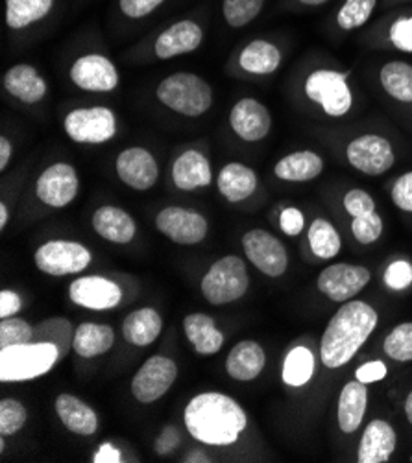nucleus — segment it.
Returning <instances> with one entry per match:
<instances>
[{
	"mask_svg": "<svg viewBox=\"0 0 412 463\" xmlns=\"http://www.w3.org/2000/svg\"><path fill=\"white\" fill-rule=\"evenodd\" d=\"M183 421L189 434L204 445H234L248 425L243 406L224 393L207 392L193 397L186 406Z\"/></svg>",
	"mask_w": 412,
	"mask_h": 463,
	"instance_id": "1",
	"label": "nucleus"
},
{
	"mask_svg": "<svg viewBox=\"0 0 412 463\" xmlns=\"http://www.w3.org/2000/svg\"><path fill=\"white\" fill-rule=\"evenodd\" d=\"M379 316L369 303L350 299L328 323L320 342V358L330 369L346 365L378 327Z\"/></svg>",
	"mask_w": 412,
	"mask_h": 463,
	"instance_id": "2",
	"label": "nucleus"
},
{
	"mask_svg": "<svg viewBox=\"0 0 412 463\" xmlns=\"http://www.w3.org/2000/svg\"><path fill=\"white\" fill-rule=\"evenodd\" d=\"M60 351L53 344L28 342L0 349V381L24 383L47 375L60 362Z\"/></svg>",
	"mask_w": 412,
	"mask_h": 463,
	"instance_id": "3",
	"label": "nucleus"
},
{
	"mask_svg": "<svg viewBox=\"0 0 412 463\" xmlns=\"http://www.w3.org/2000/svg\"><path fill=\"white\" fill-rule=\"evenodd\" d=\"M158 99L179 115L200 117L213 104V90L206 80L193 72H176L159 83Z\"/></svg>",
	"mask_w": 412,
	"mask_h": 463,
	"instance_id": "4",
	"label": "nucleus"
},
{
	"mask_svg": "<svg viewBox=\"0 0 412 463\" xmlns=\"http://www.w3.org/2000/svg\"><path fill=\"white\" fill-rule=\"evenodd\" d=\"M200 287L204 298L215 307L241 299L250 287V277L244 260L237 255L218 259L204 275Z\"/></svg>",
	"mask_w": 412,
	"mask_h": 463,
	"instance_id": "5",
	"label": "nucleus"
},
{
	"mask_svg": "<svg viewBox=\"0 0 412 463\" xmlns=\"http://www.w3.org/2000/svg\"><path fill=\"white\" fill-rule=\"evenodd\" d=\"M348 74L335 71H316L305 81V95L322 106L330 117H344L353 106Z\"/></svg>",
	"mask_w": 412,
	"mask_h": 463,
	"instance_id": "6",
	"label": "nucleus"
},
{
	"mask_svg": "<svg viewBox=\"0 0 412 463\" xmlns=\"http://www.w3.org/2000/svg\"><path fill=\"white\" fill-rule=\"evenodd\" d=\"M65 131L74 143L102 145L117 133L115 113L108 108L74 109L65 118Z\"/></svg>",
	"mask_w": 412,
	"mask_h": 463,
	"instance_id": "7",
	"label": "nucleus"
},
{
	"mask_svg": "<svg viewBox=\"0 0 412 463\" xmlns=\"http://www.w3.org/2000/svg\"><path fill=\"white\" fill-rule=\"evenodd\" d=\"M177 379V365L168 356L154 354L150 356L135 373L131 381L133 397L143 402L152 404L159 401L176 383Z\"/></svg>",
	"mask_w": 412,
	"mask_h": 463,
	"instance_id": "8",
	"label": "nucleus"
},
{
	"mask_svg": "<svg viewBox=\"0 0 412 463\" xmlns=\"http://www.w3.org/2000/svg\"><path fill=\"white\" fill-rule=\"evenodd\" d=\"M91 264V251L71 241L44 242L35 251V266L54 277L72 275L83 271Z\"/></svg>",
	"mask_w": 412,
	"mask_h": 463,
	"instance_id": "9",
	"label": "nucleus"
},
{
	"mask_svg": "<svg viewBox=\"0 0 412 463\" xmlns=\"http://www.w3.org/2000/svg\"><path fill=\"white\" fill-rule=\"evenodd\" d=\"M370 279L372 275L366 266L340 262L324 268L322 273L318 275L316 287L331 301L346 303L369 285Z\"/></svg>",
	"mask_w": 412,
	"mask_h": 463,
	"instance_id": "10",
	"label": "nucleus"
},
{
	"mask_svg": "<svg viewBox=\"0 0 412 463\" xmlns=\"http://www.w3.org/2000/svg\"><path fill=\"white\" fill-rule=\"evenodd\" d=\"M248 260L268 277H282L289 266V255L280 239L264 229H254L243 237Z\"/></svg>",
	"mask_w": 412,
	"mask_h": 463,
	"instance_id": "11",
	"label": "nucleus"
},
{
	"mask_svg": "<svg viewBox=\"0 0 412 463\" xmlns=\"http://www.w3.org/2000/svg\"><path fill=\"white\" fill-rule=\"evenodd\" d=\"M346 156L350 165L366 175H381L396 163L392 145L381 135H360L353 138L346 148Z\"/></svg>",
	"mask_w": 412,
	"mask_h": 463,
	"instance_id": "12",
	"label": "nucleus"
},
{
	"mask_svg": "<svg viewBox=\"0 0 412 463\" xmlns=\"http://www.w3.org/2000/svg\"><path fill=\"white\" fill-rule=\"evenodd\" d=\"M156 225L165 237L181 246L200 244L207 235V220L189 209L167 207L156 216Z\"/></svg>",
	"mask_w": 412,
	"mask_h": 463,
	"instance_id": "13",
	"label": "nucleus"
},
{
	"mask_svg": "<svg viewBox=\"0 0 412 463\" xmlns=\"http://www.w3.org/2000/svg\"><path fill=\"white\" fill-rule=\"evenodd\" d=\"M78 187L80 181L76 170L67 163H56L39 175L35 193L44 205L62 209L76 198Z\"/></svg>",
	"mask_w": 412,
	"mask_h": 463,
	"instance_id": "14",
	"label": "nucleus"
},
{
	"mask_svg": "<svg viewBox=\"0 0 412 463\" xmlns=\"http://www.w3.org/2000/svg\"><path fill=\"white\" fill-rule=\"evenodd\" d=\"M69 298L72 303L89 310H110L120 305L122 290L106 277L87 275L71 283Z\"/></svg>",
	"mask_w": 412,
	"mask_h": 463,
	"instance_id": "15",
	"label": "nucleus"
},
{
	"mask_svg": "<svg viewBox=\"0 0 412 463\" xmlns=\"http://www.w3.org/2000/svg\"><path fill=\"white\" fill-rule=\"evenodd\" d=\"M117 174L120 181L135 191H149L159 179L156 157L145 148H128L117 157Z\"/></svg>",
	"mask_w": 412,
	"mask_h": 463,
	"instance_id": "16",
	"label": "nucleus"
},
{
	"mask_svg": "<svg viewBox=\"0 0 412 463\" xmlns=\"http://www.w3.org/2000/svg\"><path fill=\"white\" fill-rule=\"evenodd\" d=\"M71 80L83 90L91 92H110L119 85L117 67L101 54H89L71 69Z\"/></svg>",
	"mask_w": 412,
	"mask_h": 463,
	"instance_id": "17",
	"label": "nucleus"
},
{
	"mask_svg": "<svg viewBox=\"0 0 412 463\" xmlns=\"http://www.w3.org/2000/svg\"><path fill=\"white\" fill-rule=\"evenodd\" d=\"M232 129L248 143H257L268 135L272 126V117L261 102L254 99L239 100L230 113Z\"/></svg>",
	"mask_w": 412,
	"mask_h": 463,
	"instance_id": "18",
	"label": "nucleus"
},
{
	"mask_svg": "<svg viewBox=\"0 0 412 463\" xmlns=\"http://www.w3.org/2000/svg\"><path fill=\"white\" fill-rule=\"evenodd\" d=\"M204 39L202 28L195 21H179L167 28L156 41V56L170 60L181 54L195 52Z\"/></svg>",
	"mask_w": 412,
	"mask_h": 463,
	"instance_id": "19",
	"label": "nucleus"
},
{
	"mask_svg": "<svg viewBox=\"0 0 412 463\" xmlns=\"http://www.w3.org/2000/svg\"><path fill=\"white\" fill-rule=\"evenodd\" d=\"M398 445L396 430L383 420H374L360 436L359 463H387Z\"/></svg>",
	"mask_w": 412,
	"mask_h": 463,
	"instance_id": "20",
	"label": "nucleus"
},
{
	"mask_svg": "<svg viewBox=\"0 0 412 463\" xmlns=\"http://www.w3.org/2000/svg\"><path fill=\"white\" fill-rule=\"evenodd\" d=\"M172 179L179 191H196L209 187L213 181L207 157L196 150L183 152L172 165Z\"/></svg>",
	"mask_w": 412,
	"mask_h": 463,
	"instance_id": "21",
	"label": "nucleus"
},
{
	"mask_svg": "<svg viewBox=\"0 0 412 463\" xmlns=\"http://www.w3.org/2000/svg\"><path fill=\"white\" fill-rule=\"evenodd\" d=\"M266 364L263 347L254 340L239 342L225 358V372L232 379L250 383L261 375Z\"/></svg>",
	"mask_w": 412,
	"mask_h": 463,
	"instance_id": "22",
	"label": "nucleus"
},
{
	"mask_svg": "<svg viewBox=\"0 0 412 463\" xmlns=\"http://www.w3.org/2000/svg\"><path fill=\"white\" fill-rule=\"evenodd\" d=\"M163 331V317L156 308L133 310L124 317L122 335L124 340L137 347L152 345Z\"/></svg>",
	"mask_w": 412,
	"mask_h": 463,
	"instance_id": "23",
	"label": "nucleus"
},
{
	"mask_svg": "<svg viewBox=\"0 0 412 463\" xmlns=\"http://www.w3.org/2000/svg\"><path fill=\"white\" fill-rule=\"evenodd\" d=\"M56 411L67 430L78 436H93L99 430L95 410L71 393H62L56 399Z\"/></svg>",
	"mask_w": 412,
	"mask_h": 463,
	"instance_id": "24",
	"label": "nucleus"
},
{
	"mask_svg": "<svg viewBox=\"0 0 412 463\" xmlns=\"http://www.w3.org/2000/svg\"><path fill=\"white\" fill-rule=\"evenodd\" d=\"M93 229L97 235L113 244H128L135 237V222L120 207L106 205L93 214Z\"/></svg>",
	"mask_w": 412,
	"mask_h": 463,
	"instance_id": "25",
	"label": "nucleus"
},
{
	"mask_svg": "<svg viewBox=\"0 0 412 463\" xmlns=\"http://www.w3.org/2000/svg\"><path fill=\"white\" fill-rule=\"evenodd\" d=\"M366 408H369V388L357 379L348 383L340 392L337 408L339 427L344 434H353L360 427Z\"/></svg>",
	"mask_w": 412,
	"mask_h": 463,
	"instance_id": "26",
	"label": "nucleus"
},
{
	"mask_svg": "<svg viewBox=\"0 0 412 463\" xmlns=\"http://www.w3.org/2000/svg\"><path fill=\"white\" fill-rule=\"evenodd\" d=\"M183 331L200 356H211L224 345V335L216 327L215 319L202 312L189 314L183 319Z\"/></svg>",
	"mask_w": 412,
	"mask_h": 463,
	"instance_id": "27",
	"label": "nucleus"
},
{
	"mask_svg": "<svg viewBox=\"0 0 412 463\" xmlns=\"http://www.w3.org/2000/svg\"><path fill=\"white\" fill-rule=\"evenodd\" d=\"M216 183L220 194L227 202L239 203L255 193L257 175L250 166L243 163H230L220 170Z\"/></svg>",
	"mask_w": 412,
	"mask_h": 463,
	"instance_id": "28",
	"label": "nucleus"
},
{
	"mask_svg": "<svg viewBox=\"0 0 412 463\" xmlns=\"http://www.w3.org/2000/svg\"><path fill=\"white\" fill-rule=\"evenodd\" d=\"M5 87L24 104H37L47 95V83L30 65H15L5 76Z\"/></svg>",
	"mask_w": 412,
	"mask_h": 463,
	"instance_id": "29",
	"label": "nucleus"
},
{
	"mask_svg": "<svg viewBox=\"0 0 412 463\" xmlns=\"http://www.w3.org/2000/svg\"><path fill=\"white\" fill-rule=\"evenodd\" d=\"M115 344V333L104 323L85 321L74 331L72 349L81 358H95L108 353Z\"/></svg>",
	"mask_w": 412,
	"mask_h": 463,
	"instance_id": "30",
	"label": "nucleus"
},
{
	"mask_svg": "<svg viewBox=\"0 0 412 463\" xmlns=\"http://www.w3.org/2000/svg\"><path fill=\"white\" fill-rule=\"evenodd\" d=\"M322 172H324V159L309 150L294 152V154L283 157L276 165V168H273V174L278 175V179L292 181V183L312 181Z\"/></svg>",
	"mask_w": 412,
	"mask_h": 463,
	"instance_id": "31",
	"label": "nucleus"
},
{
	"mask_svg": "<svg viewBox=\"0 0 412 463\" xmlns=\"http://www.w3.org/2000/svg\"><path fill=\"white\" fill-rule=\"evenodd\" d=\"M241 67L252 74H272L282 65V52L268 41H252L239 58Z\"/></svg>",
	"mask_w": 412,
	"mask_h": 463,
	"instance_id": "32",
	"label": "nucleus"
},
{
	"mask_svg": "<svg viewBox=\"0 0 412 463\" xmlns=\"http://www.w3.org/2000/svg\"><path fill=\"white\" fill-rule=\"evenodd\" d=\"M54 0H6V24L14 30L26 28L47 17Z\"/></svg>",
	"mask_w": 412,
	"mask_h": 463,
	"instance_id": "33",
	"label": "nucleus"
},
{
	"mask_svg": "<svg viewBox=\"0 0 412 463\" xmlns=\"http://www.w3.org/2000/svg\"><path fill=\"white\" fill-rule=\"evenodd\" d=\"M34 342H44V344L56 345L60 351V358H63L67 356L74 342L72 323L65 317L44 319L34 329Z\"/></svg>",
	"mask_w": 412,
	"mask_h": 463,
	"instance_id": "34",
	"label": "nucleus"
},
{
	"mask_svg": "<svg viewBox=\"0 0 412 463\" xmlns=\"http://www.w3.org/2000/svg\"><path fill=\"white\" fill-rule=\"evenodd\" d=\"M314 375V356L311 349L298 345L289 351L283 362V383L292 388L305 386Z\"/></svg>",
	"mask_w": 412,
	"mask_h": 463,
	"instance_id": "35",
	"label": "nucleus"
},
{
	"mask_svg": "<svg viewBox=\"0 0 412 463\" xmlns=\"http://www.w3.org/2000/svg\"><path fill=\"white\" fill-rule=\"evenodd\" d=\"M381 85L399 102H412V65L390 61L381 69Z\"/></svg>",
	"mask_w": 412,
	"mask_h": 463,
	"instance_id": "36",
	"label": "nucleus"
},
{
	"mask_svg": "<svg viewBox=\"0 0 412 463\" xmlns=\"http://www.w3.org/2000/svg\"><path fill=\"white\" fill-rule=\"evenodd\" d=\"M309 244L316 257L326 259V260L337 257L342 248V241H340V235L337 233V229L333 227V223H330L328 220H322V218H316L311 223Z\"/></svg>",
	"mask_w": 412,
	"mask_h": 463,
	"instance_id": "37",
	"label": "nucleus"
},
{
	"mask_svg": "<svg viewBox=\"0 0 412 463\" xmlns=\"http://www.w3.org/2000/svg\"><path fill=\"white\" fill-rule=\"evenodd\" d=\"M385 353L398 362H412V323H399L385 338Z\"/></svg>",
	"mask_w": 412,
	"mask_h": 463,
	"instance_id": "38",
	"label": "nucleus"
},
{
	"mask_svg": "<svg viewBox=\"0 0 412 463\" xmlns=\"http://www.w3.org/2000/svg\"><path fill=\"white\" fill-rule=\"evenodd\" d=\"M263 5L264 0H224L222 10L225 23L234 28L246 26L259 15Z\"/></svg>",
	"mask_w": 412,
	"mask_h": 463,
	"instance_id": "39",
	"label": "nucleus"
},
{
	"mask_svg": "<svg viewBox=\"0 0 412 463\" xmlns=\"http://www.w3.org/2000/svg\"><path fill=\"white\" fill-rule=\"evenodd\" d=\"M378 0H346L337 15V23L342 30L350 32L360 28L366 21L372 17Z\"/></svg>",
	"mask_w": 412,
	"mask_h": 463,
	"instance_id": "40",
	"label": "nucleus"
},
{
	"mask_svg": "<svg viewBox=\"0 0 412 463\" xmlns=\"http://www.w3.org/2000/svg\"><path fill=\"white\" fill-rule=\"evenodd\" d=\"M28 420L26 408L15 399H3L0 401V434L3 438L17 434Z\"/></svg>",
	"mask_w": 412,
	"mask_h": 463,
	"instance_id": "41",
	"label": "nucleus"
},
{
	"mask_svg": "<svg viewBox=\"0 0 412 463\" xmlns=\"http://www.w3.org/2000/svg\"><path fill=\"white\" fill-rule=\"evenodd\" d=\"M34 342V327L21 317H6L0 321V349Z\"/></svg>",
	"mask_w": 412,
	"mask_h": 463,
	"instance_id": "42",
	"label": "nucleus"
},
{
	"mask_svg": "<svg viewBox=\"0 0 412 463\" xmlns=\"http://www.w3.org/2000/svg\"><path fill=\"white\" fill-rule=\"evenodd\" d=\"M351 231H353V237L357 239V242H360L364 246L374 244L383 233V220L376 211L364 214V216H357L351 222Z\"/></svg>",
	"mask_w": 412,
	"mask_h": 463,
	"instance_id": "43",
	"label": "nucleus"
},
{
	"mask_svg": "<svg viewBox=\"0 0 412 463\" xmlns=\"http://www.w3.org/2000/svg\"><path fill=\"white\" fill-rule=\"evenodd\" d=\"M385 285L390 290H405L412 285V264L407 260L392 262L385 271Z\"/></svg>",
	"mask_w": 412,
	"mask_h": 463,
	"instance_id": "44",
	"label": "nucleus"
},
{
	"mask_svg": "<svg viewBox=\"0 0 412 463\" xmlns=\"http://www.w3.org/2000/svg\"><path fill=\"white\" fill-rule=\"evenodd\" d=\"M344 209L348 211L350 216L357 218V216H364L369 213H374L376 211V202L366 191L353 189L344 196Z\"/></svg>",
	"mask_w": 412,
	"mask_h": 463,
	"instance_id": "45",
	"label": "nucleus"
},
{
	"mask_svg": "<svg viewBox=\"0 0 412 463\" xmlns=\"http://www.w3.org/2000/svg\"><path fill=\"white\" fill-rule=\"evenodd\" d=\"M390 196L398 209L412 213V172H407L396 179Z\"/></svg>",
	"mask_w": 412,
	"mask_h": 463,
	"instance_id": "46",
	"label": "nucleus"
},
{
	"mask_svg": "<svg viewBox=\"0 0 412 463\" xmlns=\"http://www.w3.org/2000/svg\"><path fill=\"white\" fill-rule=\"evenodd\" d=\"M390 41L401 52H412V17L398 19L390 28Z\"/></svg>",
	"mask_w": 412,
	"mask_h": 463,
	"instance_id": "47",
	"label": "nucleus"
},
{
	"mask_svg": "<svg viewBox=\"0 0 412 463\" xmlns=\"http://www.w3.org/2000/svg\"><path fill=\"white\" fill-rule=\"evenodd\" d=\"M388 369H387V364L381 362V360H372V362H366L362 365L357 367L355 372V379L362 384H372V383H379L387 377Z\"/></svg>",
	"mask_w": 412,
	"mask_h": 463,
	"instance_id": "48",
	"label": "nucleus"
},
{
	"mask_svg": "<svg viewBox=\"0 0 412 463\" xmlns=\"http://www.w3.org/2000/svg\"><path fill=\"white\" fill-rule=\"evenodd\" d=\"M165 0H120V10L126 17L141 19L159 8Z\"/></svg>",
	"mask_w": 412,
	"mask_h": 463,
	"instance_id": "49",
	"label": "nucleus"
},
{
	"mask_svg": "<svg viewBox=\"0 0 412 463\" xmlns=\"http://www.w3.org/2000/svg\"><path fill=\"white\" fill-rule=\"evenodd\" d=\"M280 225H282L285 235H289V237L300 235L302 231H303V225H305V220H303L302 211H298L296 207L285 209V211L282 213V216H280Z\"/></svg>",
	"mask_w": 412,
	"mask_h": 463,
	"instance_id": "50",
	"label": "nucleus"
},
{
	"mask_svg": "<svg viewBox=\"0 0 412 463\" xmlns=\"http://www.w3.org/2000/svg\"><path fill=\"white\" fill-rule=\"evenodd\" d=\"M21 307H23V301L15 292L12 290L0 292V317L6 319L15 316L21 310Z\"/></svg>",
	"mask_w": 412,
	"mask_h": 463,
	"instance_id": "51",
	"label": "nucleus"
},
{
	"mask_svg": "<svg viewBox=\"0 0 412 463\" xmlns=\"http://www.w3.org/2000/svg\"><path fill=\"white\" fill-rule=\"evenodd\" d=\"M95 463H119L120 461V452L111 445V443H104L99 452L95 454Z\"/></svg>",
	"mask_w": 412,
	"mask_h": 463,
	"instance_id": "52",
	"label": "nucleus"
},
{
	"mask_svg": "<svg viewBox=\"0 0 412 463\" xmlns=\"http://www.w3.org/2000/svg\"><path fill=\"white\" fill-rule=\"evenodd\" d=\"M12 157V143L6 137H0V170H6Z\"/></svg>",
	"mask_w": 412,
	"mask_h": 463,
	"instance_id": "53",
	"label": "nucleus"
},
{
	"mask_svg": "<svg viewBox=\"0 0 412 463\" xmlns=\"http://www.w3.org/2000/svg\"><path fill=\"white\" fill-rule=\"evenodd\" d=\"M8 207L6 203H0V229H5L8 223Z\"/></svg>",
	"mask_w": 412,
	"mask_h": 463,
	"instance_id": "54",
	"label": "nucleus"
},
{
	"mask_svg": "<svg viewBox=\"0 0 412 463\" xmlns=\"http://www.w3.org/2000/svg\"><path fill=\"white\" fill-rule=\"evenodd\" d=\"M405 415H407L408 423L412 425V390H410V393L407 395V401H405Z\"/></svg>",
	"mask_w": 412,
	"mask_h": 463,
	"instance_id": "55",
	"label": "nucleus"
},
{
	"mask_svg": "<svg viewBox=\"0 0 412 463\" xmlns=\"http://www.w3.org/2000/svg\"><path fill=\"white\" fill-rule=\"evenodd\" d=\"M300 3H303V5H311V6H320V5L328 3V0H300Z\"/></svg>",
	"mask_w": 412,
	"mask_h": 463,
	"instance_id": "56",
	"label": "nucleus"
}]
</instances>
